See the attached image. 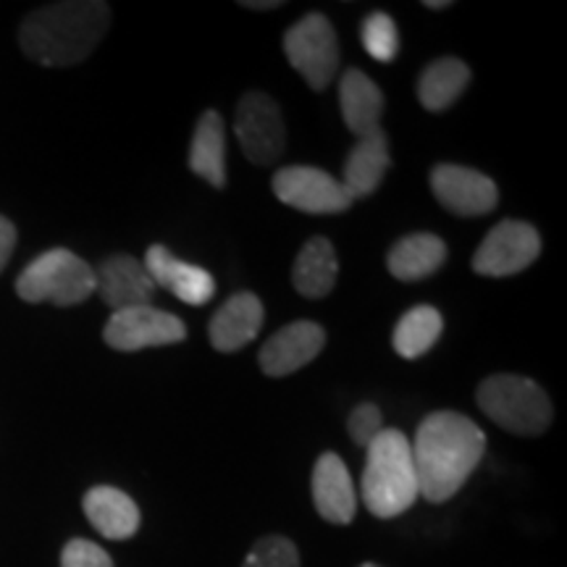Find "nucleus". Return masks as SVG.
I'll use <instances>...</instances> for the list:
<instances>
[{"label":"nucleus","mask_w":567,"mask_h":567,"mask_svg":"<svg viewBox=\"0 0 567 567\" xmlns=\"http://www.w3.org/2000/svg\"><path fill=\"white\" fill-rule=\"evenodd\" d=\"M410 446L421 496L431 505H442L473 476L486 452V436L467 415L439 410L417 425Z\"/></svg>","instance_id":"obj_1"},{"label":"nucleus","mask_w":567,"mask_h":567,"mask_svg":"<svg viewBox=\"0 0 567 567\" xmlns=\"http://www.w3.org/2000/svg\"><path fill=\"white\" fill-rule=\"evenodd\" d=\"M111 24L109 3L69 0L42 6L24 19L19 42L40 66H74L95 51Z\"/></svg>","instance_id":"obj_2"},{"label":"nucleus","mask_w":567,"mask_h":567,"mask_svg":"<svg viewBox=\"0 0 567 567\" xmlns=\"http://www.w3.org/2000/svg\"><path fill=\"white\" fill-rule=\"evenodd\" d=\"M365 471L360 494L368 513L381 520L400 517L421 496L410 439L396 429H384L365 446Z\"/></svg>","instance_id":"obj_3"},{"label":"nucleus","mask_w":567,"mask_h":567,"mask_svg":"<svg viewBox=\"0 0 567 567\" xmlns=\"http://www.w3.org/2000/svg\"><path fill=\"white\" fill-rule=\"evenodd\" d=\"M478 408L496 425L517 436H538L551 425V402L547 392L515 373H496L478 386Z\"/></svg>","instance_id":"obj_4"},{"label":"nucleus","mask_w":567,"mask_h":567,"mask_svg":"<svg viewBox=\"0 0 567 567\" xmlns=\"http://www.w3.org/2000/svg\"><path fill=\"white\" fill-rule=\"evenodd\" d=\"M95 292V271L80 255L63 247L38 255L17 279V295L27 302L80 305Z\"/></svg>","instance_id":"obj_5"},{"label":"nucleus","mask_w":567,"mask_h":567,"mask_svg":"<svg viewBox=\"0 0 567 567\" xmlns=\"http://www.w3.org/2000/svg\"><path fill=\"white\" fill-rule=\"evenodd\" d=\"M284 53L297 74L316 92L334 82L339 71V42L334 27L323 13H308L295 27H289L284 34Z\"/></svg>","instance_id":"obj_6"},{"label":"nucleus","mask_w":567,"mask_h":567,"mask_svg":"<svg viewBox=\"0 0 567 567\" xmlns=\"http://www.w3.org/2000/svg\"><path fill=\"white\" fill-rule=\"evenodd\" d=\"M234 132L255 166H271L287 147V132L279 105L266 92H247L237 105Z\"/></svg>","instance_id":"obj_7"},{"label":"nucleus","mask_w":567,"mask_h":567,"mask_svg":"<svg viewBox=\"0 0 567 567\" xmlns=\"http://www.w3.org/2000/svg\"><path fill=\"white\" fill-rule=\"evenodd\" d=\"M187 337V326L166 310L142 305V308L116 310L103 329L105 344L118 352H137L147 347L176 344Z\"/></svg>","instance_id":"obj_8"},{"label":"nucleus","mask_w":567,"mask_h":567,"mask_svg":"<svg viewBox=\"0 0 567 567\" xmlns=\"http://www.w3.org/2000/svg\"><path fill=\"white\" fill-rule=\"evenodd\" d=\"M542 237L526 221H502L486 234L473 255V271L481 276H513L536 264Z\"/></svg>","instance_id":"obj_9"},{"label":"nucleus","mask_w":567,"mask_h":567,"mask_svg":"<svg viewBox=\"0 0 567 567\" xmlns=\"http://www.w3.org/2000/svg\"><path fill=\"white\" fill-rule=\"evenodd\" d=\"M274 193L302 213H344L354 203L344 184L313 166H287L274 176Z\"/></svg>","instance_id":"obj_10"},{"label":"nucleus","mask_w":567,"mask_h":567,"mask_svg":"<svg viewBox=\"0 0 567 567\" xmlns=\"http://www.w3.org/2000/svg\"><path fill=\"white\" fill-rule=\"evenodd\" d=\"M431 189L436 200L455 216H486L499 203V189L494 179L476 168L455 166V163H439L431 172Z\"/></svg>","instance_id":"obj_11"},{"label":"nucleus","mask_w":567,"mask_h":567,"mask_svg":"<svg viewBox=\"0 0 567 567\" xmlns=\"http://www.w3.org/2000/svg\"><path fill=\"white\" fill-rule=\"evenodd\" d=\"M323 347V326H318L316 321H295L284 326L281 331H276V334L260 347L258 360L266 375L281 379V375L300 371V368L308 365L310 360H316Z\"/></svg>","instance_id":"obj_12"},{"label":"nucleus","mask_w":567,"mask_h":567,"mask_svg":"<svg viewBox=\"0 0 567 567\" xmlns=\"http://www.w3.org/2000/svg\"><path fill=\"white\" fill-rule=\"evenodd\" d=\"M95 289L113 313L151 305L155 295V284L145 264L132 258V255H111V258H105L95 271Z\"/></svg>","instance_id":"obj_13"},{"label":"nucleus","mask_w":567,"mask_h":567,"mask_svg":"<svg viewBox=\"0 0 567 567\" xmlns=\"http://www.w3.org/2000/svg\"><path fill=\"white\" fill-rule=\"evenodd\" d=\"M151 274L155 289H168L184 305H205L216 295V281L200 266H189L174 258L163 245H153L142 260Z\"/></svg>","instance_id":"obj_14"},{"label":"nucleus","mask_w":567,"mask_h":567,"mask_svg":"<svg viewBox=\"0 0 567 567\" xmlns=\"http://www.w3.org/2000/svg\"><path fill=\"white\" fill-rule=\"evenodd\" d=\"M313 502L318 515L334 526H350L358 513L352 476L334 452H323L313 467Z\"/></svg>","instance_id":"obj_15"},{"label":"nucleus","mask_w":567,"mask_h":567,"mask_svg":"<svg viewBox=\"0 0 567 567\" xmlns=\"http://www.w3.org/2000/svg\"><path fill=\"white\" fill-rule=\"evenodd\" d=\"M266 321L264 302L252 292H239L216 310L210 321V344L218 352H237L260 334Z\"/></svg>","instance_id":"obj_16"},{"label":"nucleus","mask_w":567,"mask_h":567,"mask_svg":"<svg viewBox=\"0 0 567 567\" xmlns=\"http://www.w3.org/2000/svg\"><path fill=\"white\" fill-rule=\"evenodd\" d=\"M84 515L97 534L111 542H126L140 530V507L130 494L113 486H95L82 499Z\"/></svg>","instance_id":"obj_17"},{"label":"nucleus","mask_w":567,"mask_h":567,"mask_svg":"<svg viewBox=\"0 0 567 567\" xmlns=\"http://www.w3.org/2000/svg\"><path fill=\"white\" fill-rule=\"evenodd\" d=\"M339 105H342V118L347 130L358 137L381 130V116H384V95L379 84L360 69H347L339 80Z\"/></svg>","instance_id":"obj_18"},{"label":"nucleus","mask_w":567,"mask_h":567,"mask_svg":"<svg viewBox=\"0 0 567 567\" xmlns=\"http://www.w3.org/2000/svg\"><path fill=\"white\" fill-rule=\"evenodd\" d=\"M389 166H392V158H389V142L386 134L379 130L373 134H365V137H358L350 155H347L344 176L339 182L344 184V189L352 195V200H358V197H368L379 189Z\"/></svg>","instance_id":"obj_19"},{"label":"nucleus","mask_w":567,"mask_h":567,"mask_svg":"<svg viewBox=\"0 0 567 567\" xmlns=\"http://www.w3.org/2000/svg\"><path fill=\"white\" fill-rule=\"evenodd\" d=\"M189 168L216 189L226 187V132L224 118L216 111H205L195 126Z\"/></svg>","instance_id":"obj_20"},{"label":"nucleus","mask_w":567,"mask_h":567,"mask_svg":"<svg viewBox=\"0 0 567 567\" xmlns=\"http://www.w3.org/2000/svg\"><path fill=\"white\" fill-rule=\"evenodd\" d=\"M446 260V245L434 234H410L386 255V268L400 281H421Z\"/></svg>","instance_id":"obj_21"},{"label":"nucleus","mask_w":567,"mask_h":567,"mask_svg":"<svg viewBox=\"0 0 567 567\" xmlns=\"http://www.w3.org/2000/svg\"><path fill=\"white\" fill-rule=\"evenodd\" d=\"M339 274V260L334 252V245L323 237H313L310 243L297 255L295 268H292V281L295 289L302 297H310V300H318V297H326L334 289Z\"/></svg>","instance_id":"obj_22"},{"label":"nucleus","mask_w":567,"mask_h":567,"mask_svg":"<svg viewBox=\"0 0 567 567\" xmlns=\"http://www.w3.org/2000/svg\"><path fill=\"white\" fill-rule=\"evenodd\" d=\"M471 82V69L460 59H439L425 66L417 82V97L425 111H444L463 95Z\"/></svg>","instance_id":"obj_23"},{"label":"nucleus","mask_w":567,"mask_h":567,"mask_svg":"<svg viewBox=\"0 0 567 567\" xmlns=\"http://www.w3.org/2000/svg\"><path fill=\"white\" fill-rule=\"evenodd\" d=\"M444 321L442 313L431 305H417L400 318L394 329V350L400 358L415 360L425 354L442 337Z\"/></svg>","instance_id":"obj_24"},{"label":"nucleus","mask_w":567,"mask_h":567,"mask_svg":"<svg viewBox=\"0 0 567 567\" xmlns=\"http://www.w3.org/2000/svg\"><path fill=\"white\" fill-rule=\"evenodd\" d=\"M360 40L363 48L371 53V59L389 63L396 59L400 51V34H396L394 19L384 11H375L363 21V30H360Z\"/></svg>","instance_id":"obj_25"},{"label":"nucleus","mask_w":567,"mask_h":567,"mask_svg":"<svg viewBox=\"0 0 567 567\" xmlns=\"http://www.w3.org/2000/svg\"><path fill=\"white\" fill-rule=\"evenodd\" d=\"M243 567H300V551L289 538L264 536L247 551Z\"/></svg>","instance_id":"obj_26"},{"label":"nucleus","mask_w":567,"mask_h":567,"mask_svg":"<svg viewBox=\"0 0 567 567\" xmlns=\"http://www.w3.org/2000/svg\"><path fill=\"white\" fill-rule=\"evenodd\" d=\"M61 567H113V559L103 547L87 538H71L61 551Z\"/></svg>","instance_id":"obj_27"},{"label":"nucleus","mask_w":567,"mask_h":567,"mask_svg":"<svg viewBox=\"0 0 567 567\" xmlns=\"http://www.w3.org/2000/svg\"><path fill=\"white\" fill-rule=\"evenodd\" d=\"M347 431H350L352 442L358 446H368L375 436L384 431V421H381V410L365 402V405H358L350 413V421H347Z\"/></svg>","instance_id":"obj_28"},{"label":"nucleus","mask_w":567,"mask_h":567,"mask_svg":"<svg viewBox=\"0 0 567 567\" xmlns=\"http://www.w3.org/2000/svg\"><path fill=\"white\" fill-rule=\"evenodd\" d=\"M13 245H17V229H13L9 218L0 216V271H3L6 264H9Z\"/></svg>","instance_id":"obj_29"},{"label":"nucleus","mask_w":567,"mask_h":567,"mask_svg":"<svg viewBox=\"0 0 567 567\" xmlns=\"http://www.w3.org/2000/svg\"><path fill=\"white\" fill-rule=\"evenodd\" d=\"M245 9H255V11H271V9H279V0H260V3H255V0H245Z\"/></svg>","instance_id":"obj_30"},{"label":"nucleus","mask_w":567,"mask_h":567,"mask_svg":"<svg viewBox=\"0 0 567 567\" xmlns=\"http://www.w3.org/2000/svg\"><path fill=\"white\" fill-rule=\"evenodd\" d=\"M425 6H429V9H434V11H439V9H450V0H429V3H425Z\"/></svg>","instance_id":"obj_31"},{"label":"nucleus","mask_w":567,"mask_h":567,"mask_svg":"<svg viewBox=\"0 0 567 567\" xmlns=\"http://www.w3.org/2000/svg\"><path fill=\"white\" fill-rule=\"evenodd\" d=\"M360 567H381V565H373V563H365V565H360Z\"/></svg>","instance_id":"obj_32"}]
</instances>
